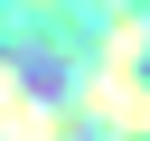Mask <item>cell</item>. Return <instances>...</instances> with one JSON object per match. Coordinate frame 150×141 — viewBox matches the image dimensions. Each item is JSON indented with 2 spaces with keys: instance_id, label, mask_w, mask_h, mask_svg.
<instances>
[{
  "instance_id": "6da1fadb",
  "label": "cell",
  "mask_w": 150,
  "mask_h": 141,
  "mask_svg": "<svg viewBox=\"0 0 150 141\" xmlns=\"http://www.w3.org/2000/svg\"><path fill=\"white\" fill-rule=\"evenodd\" d=\"M0 141H150V0H0Z\"/></svg>"
}]
</instances>
